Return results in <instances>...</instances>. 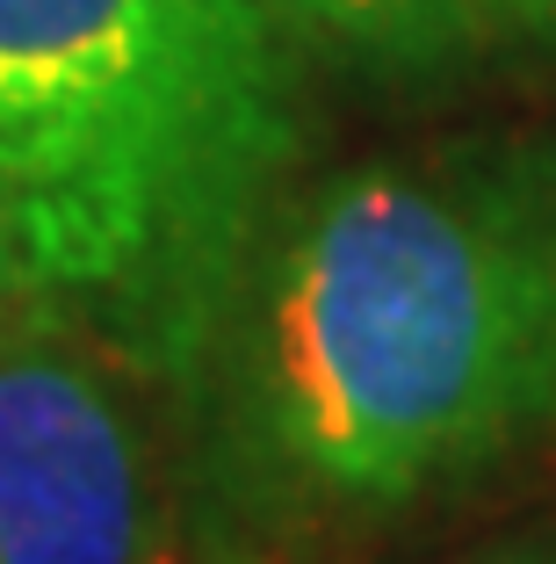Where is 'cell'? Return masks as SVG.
I'll return each instance as SVG.
<instances>
[{"label": "cell", "instance_id": "7a4b0ae2", "mask_svg": "<svg viewBox=\"0 0 556 564\" xmlns=\"http://www.w3.org/2000/svg\"><path fill=\"white\" fill-rule=\"evenodd\" d=\"M296 44L275 0H0V210L44 312L203 369L304 145Z\"/></svg>", "mask_w": 556, "mask_h": 564}, {"label": "cell", "instance_id": "6da1fadb", "mask_svg": "<svg viewBox=\"0 0 556 564\" xmlns=\"http://www.w3.org/2000/svg\"><path fill=\"white\" fill-rule=\"evenodd\" d=\"M210 355L282 521H383L499 470L556 427V152L441 145L282 196Z\"/></svg>", "mask_w": 556, "mask_h": 564}, {"label": "cell", "instance_id": "52a82bcc", "mask_svg": "<svg viewBox=\"0 0 556 564\" xmlns=\"http://www.w3.org/2000/svg\"><path fill=\"white\" fill-rule=\"evenodd\" d=\"M462 564H556V529H527V535L491 543V550H477V557H462Z\"/></svg>", "mask_w": 556, "mask_h": 564}, {"label": "cell", "instance_id": "8992f818", "mask_svg": "<svg viewBox=\"0 0 556 564\" xmlns=\"http://www.w3.org/2000/svg\"><path fill=\"white\" fill-rule=\"evenodd\" d=\"M30 268H22V239H15V225H8V210H0V333L15 326L22 312H30Z\"/></svg>", "mask_w": 556, "mask_h": 564}, {"label": "cell", "instance_id": "3957f363", "mask_svg": "<svg viewBox=\"0 0 556 564\" xmlns=\"http://www.w3.org/2000/svg\"><path fill=\"white\" fill-rule=\"evenodd\" d=\"M0 564H174L109 355L44 304L0 333Z\"/></svg>", "mask_w": 556, "mask_h": 564}, {"label": "cell", "instance_id": "277c9868", "mask_svg": "<svg viewBox=\"0 0 556 564\" xmlns=\"http://www.w3.org/2000/svg\"><path fill=\"white\" fill-rule=\"evenodd\" d=\"M304 44L377 80H434L484 44L477 0H275Z\"/></svg>", "mask_w": 556, "mask_h": 564}, {"label": "cell", "instance_id": "5b68a950", "mask_svg": "<svg viewBox=\"0 0 556 564\" xmlns=\"http://www.w3.org/2000/svg\"><path fill=\"white\" fill-rule=\"evenodd\" d=\"M484 36H527V44H556V0H477Z\"/></svg>", "mask_w": 556, "mask_h": 564}]
</instances>
